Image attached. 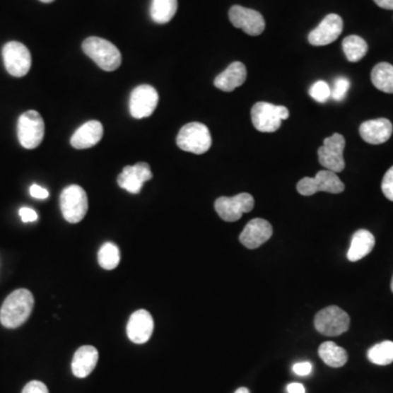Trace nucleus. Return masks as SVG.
<instances>
[{"instance_id": "nucleus-20", "label": "nucleus", "mask_w": 393, "mask_h": 393, "mask_svg": "<svg viewBox=\"0 0 393 393\" xmlns=\"http://www.w3.org/2000/svg\"><path fill=\"white\" fill-rule=\"evenodd\" d=\"M98 360V352L94 346H81L76 351L72 358V374L78 378H86L93 372Z\"/></svg>"}, {"instance_id": "nucleus-39", "label": "nucleus", "mask_w": 393, "mask_h": 393, "mask_svg": "<svg viewBox=\"0 0 393 393\" xmlns=\"http://www.w3.org/2000/svg\"><path fill=\"white\" fill-rule=\"evenodd\" d=\"M40 1H42V3L44 4H49L53 3L54 0H40Z\"/></svg>"}, {"instance_id": "nucleus-3", "label": "nucleus", "mask_w": 393, "mask_h": 393, "mask_svg": "<svg viewBox=\"0 0 393 393\" xmlns=\"http://www.w3.org/2000/svg\"><path fill=\"white\" fill-rule=\"evenodd\" d=\"M176 143L182 151L204 154L211 148V134L201 122H189L178 132Z\"/></svg>"}, {"instance_id": "nucleus-2", "label": "nucleus", "mask_w": 393, "mask_h": 393, "mask_svg": "<svg viewBox=\"0 0 393 393\" xmlns=\"http://www.w3.org/2000/svg\"><path fill=\"white\" fill-rule=\"evenodd\" d=\"M82 49L98 67L105 71H114L122 65V54L119 49L107 40L96 36L88 37L82 43Z\"/></svg>"}, {"instance_id": "nucleus-12", "label": "nucleus", "mask_w": 393, "mask_h": 393, "mask_svg": "<svg viewBox=\"0 0 393 393\" xmlns=\"http://www.w3.org/2000/svg\"><path fill=\"white\" fill-rule=\"evenodd\" d=\"M158 103V93L149 84H142L132 90L129 100V110L136 119L149 117Z\"/></svg>"}, {"instance_id": "nucleus-6", "label": "nucleus", "mask_w": 393, "mask_h": 393, "mask_svg": "<svg viewBox=\"0 0 393 393\" xmlns=\"http://www.w3.org/2000/svg\"><path fill=\"white\" fill-rule=\"evenodd\" d=\"M351 319L348 312L340 307L328 306L320 310L315 317V328L319 334L327 336H338L350 328Z\"/></svg>"}, {"instance_id": "nucleus-40", "label": "nucleus", "mask_w": 393, "mask_h": 393, "mask_svg": "<svg viewBox=\"0 0 393 393\" xmlns=\"http://www.w3.org/2000/svg\"><path fill=\"white\" fill-rule=\"evenodd\" d=\"M391 291H392L393 293V276H392V281H391Z\"/></svg>"}, {"instance_id": "nucleus-32", "label": "nucleus", "mask_w": 393, "mask_h": 393, "mask_svg": "<svg viewBox=\"0 0 393 393\" xmlns=\"http://www.w3.org/2000/svg\"><path fill=\"white\" fill-rule=\"evenodd\" d=\"M22 393H49L48 392L47 387L43 382L33 380L30 382L29 384L25 385Z\"/></svg>"}, {"instance_id": "nucleus-8", "label": "nucleus", "mask_w": 393, "mask_h": 393, "mask_svg": "<svg viewBox=\"0 0 393 393\" xmlns=\"http://www.w3.org/2000/svg\"><path fill=\"white\" fill-rule=\"evenodd\" d=\"M346 186L336 173L331 170H320L315 177H305L296 185V189L302 196H312L318 192L329 194H341Z\"/></svg>"}, {"instance_id": "nucleus-31", "label": "nucleus", "mask_w": 393, "mask_h": 393, "mask_svg": "<svg viewBox=\"0 0 393 393\" xmlns=\"http://www.w3.org/2000/svg\"><path fill=\"white\" fill-rule=\"evenodd\" d=\"M382 189L387 199L393 201V166H391L385 174L382 182Z\"/></svg>"}, {"instance_id": "nucleus-28", "label": "nucleus", "mask_w": 393, "mask_h": 393, "mask_svg": "<svg viewBox=\"0 0 393 393\" xmlns=\"http://www.w3.org/2000/svg\"><path fill=\"white\" fill-rule=\"evenodd\" d=\"M98 264L105 270H114L117 268L120 262L119 248L113 242H106L98 250Z\"/></svg>"}, {"instance_id": "nucleus-29", "label": "nucleus", "mask_w": 393, "mask_h": 393, "mask_svg": "<svg viewBox=\"0 0 393 393\" xmlns=\"http://www.w3.org/2000/svg\"><path fill=\"white\" fill-rule=\"evenodd\" d=\"M310 95L318 103H326L329 98H331L330 86L326 81L319 80V81L315 82L310 88Z\"/></svg>"}, {"instance_id": "nucleus-9", "label": "nucleus", "mask_w": 393, "mask_h": 393, "mask_svg": "<svg viewBox=\"0 0 393 393\" xmlns=\"http://www.w3.org/2000/svg\"><path fill=\"white\" fill-rule=\"evenodd\" d=\"M254 206V196L247 192L234 196H220L214 204L216 213L225 222H236L242 214L252 211Z\"/></svg>"}, {"instance_id": "nucleus-4", "label": "nucleus", "mask_w": 393, "mask_h": 393, "mask_svg": "<svg viewBox=\"0 0 393 393\" xmlns=\"http://www.w3.org/2000/svg\"><path fill=\"white\" fill-rule=\"evenodd\" d=\"M290 117L286 106L258 102L252 108V125L260 132H274L282 125V120Z\"/></svg>"}, {"instance_id": "nucleus-21", "label": "nucleus", "mask_w": 393, "mask_h": 393, "mask_svg": "<svg viewBox=\"0 0 393 393\" xmlns=\"http://www.w3.org/2000/svg\"><path fill=\"white\" fill-rule=\"evenodd\" d=\"M247 69L240 61L230 64L222 74L214 80V86L224 92H232L246 81Z\"/></svg>"}, {"instance_id": "nucleus-19", "label": "nucleus", "mask_w": 393, "mask_h": 393, "mask_svg": "<svg viewBox=\"0 0 393 393\" xmlns=\"http://www.w3.org/2000/svg\"><path fill=\"white\" fill-rule=\"evenodd\" d=\"M103 134V126L101 122L98 120H90L78 128L77 131L72 136L70 143L75 149H90L101 141Z\"/></svg>"}, {"instance_id": "nucleus-15", "label": "nucleus", "mask_w": 393, "mask_h": 393, "mask_svg": "<svg viewBox=\"0 0 393 393\" xmlns=\"http://www.w3.org/2000/svg\"><path fill=\"white\" fill-rule=\"evenodd\" d=\"M153 177L151 168L148 163L140 162L134 166H126L117 178L118 185L130 194H139L144 182Z\"/></svg>"}, {"instance_id": "nucleus-33", "label": "nucleus", "mask_w": 393, "mask_h": 393, "mask_svg": "<svg viewBox=\"0 0 393 393\" xmlns=\"http://www.w3.org/2000/svg\"><path fill=\"white\" fill-rule=\"evenodd\" d=\"M312 365L310 362L296 363L293 366V372L298 376H308L312 373Z\"/></svg>"}, {"instance_id": "nucleus-36", "label": "nucleus", "mask_w": 393, "mask_h": 393, "mask_svg": "<svg viewBox=\"0 0 393 393\" xmlns=\"http://www.w3.org/2000/svg\"><path fill=\"white\" fill-rule=\"evenodd\" d=\"M288 393H305V387L302 384H298V382H293L288 386Z\"/></svg>"}, {"instance_id": "nucleus-27", "label": "nucleus", "mask_w": 393, "mask_h": 393, "mask_svg": "<svg viewBox=\"0 0 393 393\" xmlns=\"http://www.w3.org/2000/svg\"><path fill=\"white\" fill-rule=\"evenodd\" d=\"M367 358L373 364L387 366L393 363V342L384 341L373 346L367 353Z\"/></svg>"}, {"instance_id": "nucleus-1", "label": "nucleus", "mask_w": 393, "mask_h": 393, "mask_svg": "<svg viewBox=\"0 0 393 393\" xmlns=\"http://www.w3.org/2000/svg\"><path fill=\"white\" fill-rule=\"evenodd\" d=\"M33 307L34 298L29 290H16L6 298L1 306L0 322L8 329L18 328L29 319Z\"/></svg>"}, {"instance_id": "nucleus-37", "label": "nucleus", "mask_w": 393, "mask_h": 393, "mask_svg": "<svg viewBox=\"0 0 393 393\" xmlns=\"http://www.w3.org/2000/svg\"><path fill=\"white\" fill-rule=\"evenodd\" d=\"M374 1L382 9L393 10V0H374Z\"/></svg>"}, {"instance_id": "nucleus-13", "label": "nucleus", "mask_w": 393, "mask_h": 393, "mask_svg": "<svg viewBox=\"0 0 393 393\" xmlns=\"http://www.w3.org/2000/svg\"><path fill=\"white\" fill-rule=\"evenodd\" d=\"M230 21L234 27L242 29L250 36H258L266 29V22L260 12L254 9L233 6L228 12Z\"/></svg>"}, {"instance_id": "nucleus-5", "label": "nucleus", "mask_w": 393, "mask_h": 393, "mask_svg": "<svg viewBox=\"0 0 393 393\" xmlns=\"http://www.w3.org/2000/svg\"><path fill=\"white\" fill-rule=\"evenodd\" d=\"M60 210L69 223H79L87 216L89 202L87 192L78 185H70L60 194Z\"/></svg>"}, {"instance_id": "nucleus-11", "label": "nucleus", "mask_w": 393, "mask_h": 393, "mask_svg": "<svg viewBox=\"0 0 393 393\" xmlns=\"http://www.w3.org/2000/svg\"><path fill=\"white\" fill-rule=\"evenodd\" d=\"M346 148V139L342 134H334L326 138L324 146L318 149L319 162L326 170L340 173L346 168L343 151Z\"/></svg>"}, {"instance_id": "nucleus-34", "label": "nucleus", "mask_w": 393, "mask_h": 393, "mask_svg": "<svg viewBox=\"0 0 393 393\" xmlns=\"http://www.w3.org/2000/svg\"><path fill=\"white\" fill-rule=\"evenodd\" d=\"M20 216L24 223H30V222H35L37 220V213L34 211L33 209L21 208L19 210Z\"/></svg>"}, {"instance_id": "nucleus-24", "label": "nucleus", "mask_w": 393, "mask_h": 393, "mask_svg": "<svg viewBox=\"0 0 393 393\" xmlns=\"http://www.w3.org/2000/svg\"><path fill=\"white\" fill-rule=\"evenodd\" d=\"M177 6V0H152L150 16L156 23H168L175 16Z\"/></svg>"}, {"instance_id": "nucleus-7", "label": "nucleus", "mask_w": 393, "mask_h": 393, "mask_svg": "<svg viewBox=\"0 0 393 393\" xmlns=\"http://www.w3.org/2000/svg\"><path fill=\"white\" fill-rule=\"evenodd\" d=\"M45 124L36 110H28L18 120V138L25 149H35L43 141Z\"/></svg>"}, {"instance_id": "nucleus-17", "label": "nucleus", "mask_w": 393, "mask_h": 393, "mask_svg": "<svg viewBox=\"0 0 393 393\" xmlns=\"http://www.w3.org/2000/svg\"><path fill=\"white\" fill-rule=\"evenodd\" d=\"M154 322L148 310H140L130 316L127 324V336L131 342L143 344L153 334Z\"/></svg>"}, {"instance_id": "nucleus-10", "label": "nucleus", "mask_w": 393, "mask_h": 393, "mask_svg": "<svg viewBox=\"0 0 393 393\" xmlns=\"http://www.w3.org/2000/svg\"><path fill=\"white\" fill-rule=\"evenodd\" d=\"M3 58L6 69L13 77H24L31 69V53L27 46L20 42L6 44L3 48Z\"/></svg>"}, {"instance_id": "nucleus-35", "label": "nucleus", "mask_w": 393, "mask_h": 393, "mask_svg": "<svg viewBox=\"0 0 393 393\" xmlns=\"http://www.w3.org/2000/svg\"><path fill=\"white\" fill-rule=\"evenodd\" d=\"M30 194H31L33 198H35V199L44 200L47 199L48 196H49V192H48L47 189H45V188L34 184V185H32L31 188H30Z\"/></svg>"}, {"instance_id": "nucleus-26", "label": "nucleus", "mask_w": 393, "mask_h": 393, "mask_svg": "<svg viewBox=\"0 0 393 393\" xmlns=\"http://www.w3.org/2000/svg\"><path fill=\"white\" fill-rule=\"evenodd\" d=\"M342 48L351 63H358L368 52L366 41L358 35H350L343 40Z\"/></svg>"}, {"instance_id": "nucleus-16", "label": "nucleus", "mask_w": 393, "mask_h": 393, "mask_svg": "<svg viewBox=\"0 0 393 393\" xmlns=\"http://www.w3.org/2000/svg\"><path fill=\"white\" fill-rule=\"evenodd\" d=\"M274 234V228L268 221L264 218H254L250 221L240 233V242L248 250H256L268 242Z\"/></svg>"}, {"instance_id": "nucleus-14", "label": "nucleus", "mask_w": 393, "mask_h": 393, "mask_svg": "<svg viewBox=\"0 0 393 393\" xmlns=\"http://www.w3.org/2000/svg\"><path fill=\"white\" fill-rule=\"evenodd\" d=\"M343 31L342 18L336 13L327 16L316 29L308 35V42L314 46H324L334 43Z\"/></svg>"}, {"instance_id": "nucleus-18", "label": "nucleus", "mask_w": 393, "mask_h": 393, "mask_svg": "<svg viewBox=\"0 0 393 393\" xmlns=\"http://www.w3.org/2000/svg\"><path fill=\"white\" fill-rule=\"evenodd\" d=\"M393 126L387 118L367 120L360 127V134L365 142L370 144H382L392 136Z\"/></svg>"}, {"instance_id": "nucleus-25", "label": "nucleus", "mask_w": 393, "mask_h": 393, "mask_svg": "<svg viewBox=\"0 0 393 393\" xmlns=\"http://www.w3.org/2000/svg\"><path fill=\"white\" fill-rule=\"evenodd\" d=\"M372 82L376 89L385 93L393 94V66L379 63L372 71Z\"/></svg>"}, {"instance_id": "nucleus-30", "label": "nucleus", "mask_w": 393, "mask_h": 393, "mask_svg": "<svg viewBox=\"0 0 393 393\" xmlns=\"http://www.w3.org/2000/svg\"><path fill=\"white\" fill-rule=\"evenodd\" d=\"M351 82L348 78L339 77L334 81V87L331 89V98L334 101L341 102L346 98L348 90H350Z\"/></svg>"}, {"instance_id": "nucleus-23", "label": "nucleus", "mask_w": 393, "mask_h": 393, "mask_svg": "<svg viewBox=\"0 0 393 393\" xmlns=\"http://www.w3.org/2000/svg\"><path fill=\"white\" fill-rule=\"evenodd\" d=\"M318 354L324 364L334 368H340L348 362V356L346 351L331 341L322 343V346H319Z\"/></svg>"}, {"instance_id": "nucleus-38", "label": "nucleus", "mask_w": 393, "mask_h": 393, "mask_svg": "<svg viewBox=\"0 0 393 393\" xmlns=\"http://www.w3.org/2000/svg\"><path fill=\"white\" fill-rule=\"evenodd\" d=\"M235 393H250V392L247 388H245V387H242V388H238L237 390L235 391Z\"/></svg>"}, {"instance_id": "nucleus-22", "label": "nucleus", "mask_w": 393, "mask_h": 393, "mask_svg": "<svg viewBox=\"0 0 393 393\" xmlns=\"http://www.w3.org/2000/svg\"><path fill=\"white\" fill-rule=\"evenodd\" d=\"M375 247V237L370 230H358L354 233L351 240L350 250L348 252V259L355 262L363 259L370 254Z\"/></svg>"}]
</instances>
